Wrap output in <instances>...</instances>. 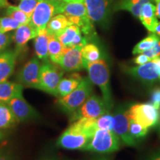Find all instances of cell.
Segmentation results:
<instances>
[{
    "mask_svg": "<svg viewBox=\"0 0 160 160\" xmlns=\"http://www.w3.org/2000/svg\"><path fill=\"white\" fill-rule=\"evenodd\" d=\"M96 129L95 119H78L62 133L57 145L67 150L85 151Z\"/></svg>",
    "mask_w": 160,
    "mask_h": 160,
    "instance_id": "6da1fadb",
    "label": "cell"
},
{
    "mask_svg": "<svg viewBox=\"0 0 160 160\" xmlns=\"http://www.w3.org/2000/svg\"><path fill=\"white\" fill-rule=\"evenodd\" d=\"M84 68L88 73V78L93 85L99 86L102 93V99L109 111L113 108V99L110 86V70L108 63L103 59L96 62L83 60Z\"/></svg>",
    "mask_w": 160,
    "mask_h": 160,
    "instance_id": "7a4b0ae2",
    "label": "cell"
},
{
    "mask_svg": "<svg viewBox=\"0 0 160 160\" xmlns=\"http://www.w3.org/2000/svg\"><path fill=\"white\" fill-rule=\"evenodd\" d=\"M61 13L67 17L72 25L78 26L88 40L93 39L97 36L94 26L90 19L85 3L62 1Z\"/></svg>",
    "mask_w": 160,
    "mask_h": 160,
    "instance_id": "3957f363",
    "label": "cell"
},
{
    "mask_svg": "<svg viewBox=\"0 0 160 160\" xmlns=\"http://www.w3.org/2000/svg\"><path fill=\"white\" fill-rule=\"evenodd\" d=\"M93 83L89 78H82L77 88L65 97H59L57 101L58 107L64 113L71 116L77 111L92 95Z\"/></svg>",
    "mask_w": 160,
    "mask_h": 160,
    "instance_id": "277c9868",
    "label": "cell"
},
{
    "mask_svg": "<svg viewBox=\"0 0 160 160\" xmlns=\"http://www.w3.org/2000/svg\"><path fill=\"white\" fill-rule=\"evenodd\" d=\"M119 148L120 139L114 132L97 128L85 151L98 153H110L118 151Z\"/></svg>",
    "mask_w": 160,
    "mask_h": 160,
    "instance_id": "5b68a950",
    "label": "cell"
},
{
    "mask_svg": "<svg viewBox=\"0 0 160 160\" xmlns=\"http://www.w3.org/2000/svg\"><path fill=\"white\" fill-rule=\"evenodd\" d=\"M62 1L41 0L36 7L29 24L37 29H45L47 24L54 16L61 13Z\"/></svg>",
    "mask_w": 160,
    "mask_h": 160,
    "instance_id": "8992f818",
    "label": "cell"
},
{
    "mask_svg": "<svg viewBox=\"0 0 160 160\" xmlns=\"http://www.w3.org/2000/svg\"><path fill=\"white\" fill-rule=\"evenodd\" d=\"M64 71L56 64L44 62L41 65L39 73V90L57 97V88L63 78Z\"/></svg>",
    "mask_w": 160,
    "mask_h": 160,
    "instance_id": "52a82bcc",
    "label": "cell"
},
{
    "mask_svg": "<svg viewBox=\"0 0 160 160\" xmlns=\"http://www.w3.org/2000/svg\"><path fill=\"white\" fill-rule=\"evenodd\" d=\"M130 119L143 127L150 128L157 126L159 119V110L151 102L134 104L128 110Z\"/></svg>",
    "mask_w": 160,
    "mask_h": 160,
    "instance_id": "ba28073f",
    "label": "cell"
},
{
    "mask_svg": "<svg viewBox=\"0 0 160 160\" xmlns=\"http://www.w3.org/2000/svg\"><path fill=\"white\" fill-rule=\"evenodd\" d=\"M85 5L93 24L106 28L112 12V0H85Z\"/></svg>",
    "mask_w": 160,
    "mask_h": 160,
    "instance_id": "9c48e42d",
    "label": "cell"
},
{
    "mask_svg": "<svg viewBox=\"0 0 160 160\" xmlns=\"http://www.w3.org/2000/svg\"><path fill=\"white\" fill-rule=\"evenodd\" d=\"M110 112L104 100L97 95H91L77 111L71 115V121L80 119H96Z\"/></svg>",
    "mask_w": 160,
    "mask_h": 160,
    "instance_id": "30bf717a",
    "label": "cell"
},
{
    "mask_svg": "<svg viewBox=\"0 0 160 160\" xmlns=\"http://www.w3.org/2000/svg\"><path fill=\"white\" fill-rule=\"evenodd\" d=\"M128 108L127 105H122L118 106L115 110L113 114L115 125L113 127V131L125 145L134 147L137 146V142L130 134V117L128 112Z\"/></svg>",
    "mask_w": 160,
    "mask_h": 160,
    "instance_id": "8fae6325",
    "label": "cell"
},
{
    "mask_svg": "<svg viewBox=\"0 0 160 160\" xmlns=\"http://www.w3.org/2000/svg\"><path fill=\"white\" fill-rule=\"evenodd\" d=\"M126 72L131 77L146 84L160 82V57L137 67L128 68Z\"/></svg>",
    "mask_w": 160,
    "mask_h": 160,
    "instance_id": "7c38bea8",
    "label": "cell"
},
{
    "mask_svg": "<svg viewBox=\"0 0 160 160\" xmlns=\"http://www.w3.org/2000/svg\"><path fill=\"white\" fill-rule=\"evenodd\" d=\"M41 65L39 58H32L18 72L16 77L17 82L23 87L39 90V73Z\"/></svg>",
    "mask_w": 160,
    "mask_h": 160,
    "instance_id": "4fadbf2b",
    "label": "cell"
},
{
    "mask_svg": "<svg viewBox=\"0 0 160 160\" xmlns=\"http://www.w3.org/2000/svg\"><path fill=\"white\" fill-rule=\"evenodd\" d=\"M8 105L19 122L35 121L41 119L39 113L26 101L23 94L13 98L8 102Z\"/></svg>",
    "mask_w": 160,
    "mask_h": 160,
    "instance_id": "5bb4252c",
    "label": "cell"
},
{
    "mask_svg": "<svg viewBox=\"0 0 160 160\" xmlns=\"http://www.w3.org/2000/svg\"><path fill=\"white\" fill-rule=\"evenodd\" d=\"M83 46L65 48L58 65L64 71L72 72L84 68L82 48Z\"/></svg>",
    "mask_w": 160,
    "mask_h": 160,
    "instance_id": "9a60e30c",
    "label": "cell"
},
{
    "mask_svg": "<svg viewBox=\"0 0 160 160\" xmlns=\"http://www.w3.org/2000/svg\"><path fill=\"white\" fill-rule=\"evenodd\" d=\"M39 31L29 23L21 25L16 29L12 39L15 43V51L17 55L23 53L26 50L27 43L32 39H35Z\"/></svg>",
    "mask_w": 160,
    "mask_h": 160,
    "instance_id": "2e32d148",
    "label": "cell"
},
{
    "mask_svg": "<svg viewBox=\"0 0 160 160\" xmlns=\"http://www.w3.org/2000/svg\"><path fill=\"white\" fill-rule=\"evenodd\" d=\"M57 37L66 48L84 46L88 43V39L86 37L82 35L81 30L75 25L68 26Z\"/></svg>",
    "mask_w": 160,
    "mask_h": 160,
    "instance_id": "e0dca14e",
    "label": "cell"
},
{
    "mask_svg": "<svg viewBox=\"0 0 160 160\" xmlns=\"http://www.w3.org/2000/svg\"><path fill=\"white\" fill-rule=\"evenodd\" d=\"M17 57L15 50H5L0 53V83L8 81L13 74Z\"/></svg>",
    "mask_w": 160,
    "mask_h": 160,
    "instance_id": "ac0fdd59",
    "label": "cell"
},
{
    "mask_svg": "<svg viewBox=\"0 0 160 160\" xmlns=\"http://www.w3.org/2000/svg\"><path fill=\"white\" fill-rule=\"evenodd\" d=\"M139 19L142 25L151 33H154L159 23L156 15V6L153 2L146 3L140 12Z\"/></svg>",
    "mask_w": 160,
    "mask_h": 160,
    "instance_id": "d6986e66",
    "label": "cell"
},
{
    "mask_svg": "<svg viewBox=\"0 0 160 160\" xmlns=\"http://www.w3.org/2000/svg\"><path fill=\"white\" fill-rule=\"evenodd\" d=\"M50 34L47 30H39L34 39V50L37 57L43 62L48 61V44Z\"/></svg>",
    "mask_w": 160,
    "mask_h": 160,
    "instance_id": "ffe728a7",
    "label": "cell"
},
{
    "mask_svg": "<svg viewBox=\"0 0 160 160\" xmlns=\"http://www.w3.org/2000/svg\"><path fill=\"white\" fill-rule=\"evenodd\" d=\"M23 86L18 82L6 81L0 83V103L8 104L17 96L22 95Z\"/></svg>",
    "mask_w": 160,
    "mask_h": 160,
    "instance_id": "44dd1931",
    "label": "cell"
},
{
    "mask_svg": "<svg viewBox=\"0 0 160 160\" xmlns=\"http://www.w3.org/2000/svg\"><path fill=\"white\" fill-rule=\"evenodd\" d=\"M148 2L154 3V0H119L113 6V11L124 10L129 11L139 19L142 8L146 3Z\"/></svg>",
    "mask_w": 160,
    "mask_h": 160,
    "instance_id": "7402d4cb",
    "label": "cell"
},
{
    "mask_svg": "<svg viewBox=\"0 0 160 160\" xmlns=\"http://www.w3.org/2000/svg\"><path fill=\"white\" fill-rule=\"evenodd\" d=\"M82 77L79 73H73L68 77L62 78L57 88V97H62L71 93L81 82Z\"/></svg>",
    "mask_w": 160,
    "mask_h": 160,
    "instance_id": "603a6c76",
    "label": "cell"
},
{
    "mask_svg": "<svg viewBox=\"0 0 160 160\" xmlns=\"http://www.w3.org/2000/svg\"><path fill=\"white\" fill-rule=\"evenodd\" d=\"M72 23L67 17L62 13H59L51 18L46 26V30L48 32L49 34L55 35L58 37Z\"/></svg>",
    "mask_w": 160,
    "mask_h": 160,
    "instance_id": "cb8c5ba5",
    "label": "cell"
},
{
    "mask_svg": "<svg viewBox=\"0 0 160 160\" xmlns=\"http://www.w3.org/2000/svg\"><path fill=\"white\" fill-rule=\"evenodd\" d=\"M19 122L6 103H0V130H8L15 127Z\"/></svg>",
    "mask_w": 160,
    "mask_h": 160,
    "instance_id": "d4e9b609",
    "label": "cell"
},
{
    "mask_svg": "<svg viewBox=\"0 0 160 160\" xmlns=\"http://www.w3.org/2000/svg\"><path fill=\"white\" fill-rule=\"evenodd\" d=\"M58 37L55 35L50 34L48 44V56L51 62L58 65L65 49Z\"/></svg>",
    "mask_w": 160,
    "mask_h": 160,
    "instance_id": "484cf974",
    "label": "cell"
},
{
    "mask_svg": "<svg viewBox=\"0 0 160 160\" xmlns=\"http://www.w3.org/2000/svg\"><path fill=\"white\" fill-rule=\"evenodd\" d=\"M160 40L159 36L153 33L137 44L133 50V54H139L148 51Z\"/></svg>",
    "mask_w": 160,
    "mask_h": 160,
    "instance_id": "4316f807",
    "label": "cell"
},
{
    "mask_svg": "<svg viewBox=\"0 0 160 160\" xmlns=\"http://www.w3.org/2000/svg\"><path fill=\"white\" fill-rule=\"evenodd\" d=\"M82 55L85 62H96L102 58L101 51L94 43H87L84 45L82 48Z\"/></svg>",
    "mask_w": 160,
    "mask_h": 160,
    "instance_id": "83f0119b",
    "label": "cell"
},
{
    "mask_svg": "<svg viewBox=\"0 0 160 160\" xmlns=\"http://www.w3.org/2000/svg\"><path fill=\"white\" fill-rule=\"evenodd\" d=\"M6 15L7 17H11L12 19L17 21L20 25H25V24L29 23L31 17L27 15L25 12L21 11L18 7L10 5L6 11Z\"/></svg>",
    "mask_w": 160,
    "mask_h": 160,
    "instance_id": "f1b7e54d",
    "label": "cell"
},
{
    "mask_svg": "<svg viewBox=\"0 0 160 160\" xmlns=\"http://www.w3.org/2000/svg\"><path fill=\"white\" fill-rule=\"evenodd\" d=\"M95 125L97 128L113 131L115 125L114 117L110 112L106 113L95 119Z\"/></svg>",
    "mask_w": 160,
    "mask_h": 160,
    "instance_id": "f546056e",
    "label": "cell"
},
{
    "mask_svg": "<svg viewBox=\"0 0 160 160\" xmlns=\"http://www.w3.org/2000/svg\"><path fill=\"white\" fill-rule=\"evenodd\" d=\"M148 129L149 128H148L143 127V126L136 122L133 120L130 119V134L137 142L138 139L142 138L147 135Z\"/></svg>",
    "mask_w": 160,
    "mask_h": 160,
    "instance_id": "4dcf8cb0",
    "label": "cell"
},
{
    "mask_svg": "<svg viewBox=\"0 0 160 160\" xmlns=\"http://www.w3.org/2000/svg\"><path fill=\"white\" fill-rule=\"evenodd\" d=\"M21 25L11 17H0V32L2 33H7V32L14 31Z\"/></svg>",
    "mask_w": 160,
    "mask_h": 160,
    "instance_id": "1f68e13d",
    "label": "cell"
},
{
    "mask_svg": "<svg viewBox=\"0 0 160 160\" xmlns=\"http://www.w3.org/2000/svg\"><path fill=\"white\" fill-rule=\"evenodd\" d=\"M40 1L41 0H21L18 8L31 17L36 7Z\"/></svg>",
    "mask_w": 160,
    "mask_h": 160,
    "instance_id": "d6a6232c",
    "label": "cell"
},
{
    "mask_svg": "<svg viewBox=\"0 0 160 160\" xmlns=\"http://www.w3.org/2000/svg\"><path fill=\"white\" fill-rule=\"evenodd\" d=\"M0 160H18V157L11 148L3 147L0 148Z\"/></svg>",
    "mask_w": 160,
    "mask_h": 160,
    "instance_id": "836d02e7",
    "label": "cell"
},
{
    "mask_svg": "<svg viewBox=\"0 0 160 160\" xmlns=\"http://www.w3.org/2000/svg\"><path fill=\"white\" fill-rule=\"evenodd\" d=\"M11 40L12 37H11V35L0 32V53L7 49Z\"/></svg>",
    "mask_w": 160,
    "mask_h": 160,
    "instance_id": "e575fe53",
    "label": "cell"
},
{
    "mask_svg": "<svg viewBox=\"0 0 160 160\" xmlns=\"http://www.w3.org/2000/svg\"><path fill=\"white\" fill-rule=\"evenodd\" d=\"M144 54L148 56L151 59H156V58L160 57V40L156 45L152 47L148 51L144 52Z\"/></svg>",
    "mask_w": 160,
    "mask_h": 160,
    "instance_id": "d590c367",
    "label": "cell"
},
{
    "mask_svg": "<svg viewBox=\"0 0 160 160\" xmlns=\"http://www.w3.org/2000/svg\"><path fill=\"white\" fill-rule=\"evenodd\" d=\"M151 103L156 108L160 109V88L153 89L151 93Z\"/></svg>",
    "mask_w": 160,
    "mask_h": 160,
    "instance_id": "8d00e7d4",
    "label": "cell"
},
{
    "mask_svg": "<svg viewBox=\"0 0 160 160\" xmlns=\"http://www.w3.org/2000/svg\"><path fill=\"white\" fill-rule=\"evenodd\" d=\"M37 160H60V158L54 152L48 151L42 155Z\"/></svg>",
    "mask_w": 160,
    "mask_h": 160,
    "instance_id": "74e56055",
    "label": "cell"
},
{
    "mask_svg": "<svg viewBox=\"0 0 160 160\" xmlns=\"http://www.w3.org/2000/svg\"><path fill=\"white\" fill-rule=\"evenodd\" d=\"M151 60L152 59H150L148 56L144 54V53H139V55H138L137 57L134 58L133 62H134V63H136L138 65H144V64L148 62L151 61Z\"/></svg>",
    "mask_w": 160,
    "mask_h": 160,
    "instance_id": "f35d334b",
    "label": "cell"
},
{
    "mask_svg": "<svg viewBox=\"0 0 160 160\" xmlns=\"http://www.w3.org/2000/svg\"><path fill=\"white\" fill-rule=\"evenodd\" d=\"M145 160H160V148L152 152Z\"/></svg>",
    "mask_w": 160,
    "mask_h": 160,
    "instance_id": "ab89813d",
    "label": "cell"
},
{
    "mask_svg": "<svg viewBox=\"0 0 160 160\" xmlns=\"http://www.w3.org/2000/svg\"><path fill=\"white\" fill-rule=\"evenodd\" d=\"M156 6V15L157 19H160V0H154Z\"/></svg>",
    "mask_w": 160,
    "mask_h": 160,
    "instance_id": "60d3db41",
    "label": "cell"
},
{
    "mask_svg": "<svg viewBox=\"0 0 160 160\" xmlns=\"http://www.w3.org/2000/svg\"><path fill=\"white\" fill-rule=\"evenodd\" d=\"M88 160H112V159L107 156H97Z\"/></svg>",
    "mask_w": 160,
    "mask_h": 160,
    "instance_id": "b9f144b4",
    "label": "cell"
},
{
    "mask_svg": "<svg viewBox=\"0 0 160 160\" xmlns=\"http://www.w3.org/2000/svg\"><path fill=\"white\" fill-rule=\"evenodd\" d=\"M10 5L8 0H0V8H8Z\"/></svg>",
    "mask_w": 160,
    "mask_h": 160,
    "instance_id": "7bdbcfd3",
    "label": "cell"
},
{
    "mask_svg": "<svg viewBox=\"0 0 160 160\" xmlns=\"http://www.w3.org/2000/svg\"><path fill=\"white\" fill-rule=\"evenodd\" d=\"M7 136V131L6 130H0V142L2 141Z\"/></svg>",
    "mask_w": 160,
    "mask_h": 160,
    "instance_id": "ee69618b",
    "label": "cell"
},
{
    "mask_svg": "<svg viewBox=\"0 0 160 160\" xmlns=\"http://www.w3.org/2000/svg\"><path fill=\"white\" fill-rule=\"evenodd\" d=\"M59 1L65 2H80V3H85V0H59Z\"/></svg>",
    "mask_w": 160,
    "mask_h": 160,
    "instance_id": "f6af8a7d",
    "label": "cell"
},
{
    "mask_svg": "<svg viewBox=\"0 0 160 160\" xmlns=\"http://www.w3.org/2000/svg\"><path fill=\"white\" fill-rule=\"evenodd\" d=\"M154 33H156V34L158 35L160 37V22L158 23L157 28H156V29H155Z\"/></svg>",
    "mask_w": 160,
    "mask_h": 160,
    "instance_id": "bcb514c9",
    "label": "cell"
},
{
    "mask_svg": "<svg viewBox=\"0 0 160 160\" xmlns=\"http://www.w3.org/2000/svg\"><path fill=\"white\" fill-rule=\"evenodd\" d=\"M157 126H158V133H159V135L160 137V109H159V122H158Z\"/></svg>",
    "mask_w": 160,
    "mask_h": 160,
    "instance_id": "7dc6e473",
    "label": "cell"
}]
</instances>
